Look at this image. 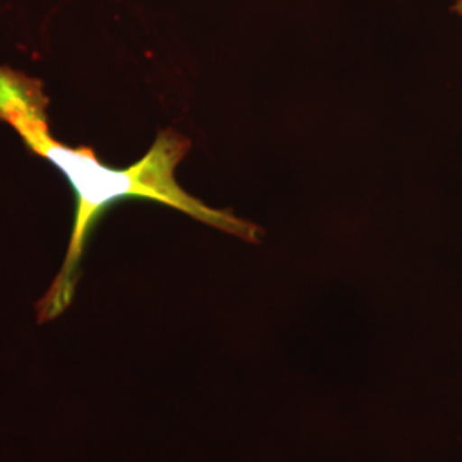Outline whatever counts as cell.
<instances>
[{
  "label": "cell",
  "mask_w": 462,
  "mask_h": 462,
  "mask_svg": "<svg viewBox=\"0 0 462 462\" xmlns=\"http://www.w3.org/2000/svg\"><path fill=\"white\" fill-rule=\"evenodd\" d=\"M47 99L42 84L32 78L0 67V120L16 131L24 144L57 166L76 196V216L66 261L51 282L47 295L38 303V319L51 320L70 305L84 247L93 226L114 204L129 199H144L170 206L202 221L216 230L257 244L263 230L228 211L206 206L185 192L175 177L190 149V141L171 129L162 131L148 152L133 166L105 165L89 148H70L57 141L49 129L45 114Z\"/></svg>",
  "instance_id": "6da1fadb"
},
{
  "label": "cell",
  "mask_w": 462,
  "mask_h": 462,
  "mask_svg": "<svg viewBox=\"0 0 462 462\" xmlns=\"http://www.w3.org/2000/svg\"><path fill=\"white\" fill-rule=\"evenodd\" d=\"M452 13L457 14L462 19V0H454L452 4Z\"/></svg>",
  "instance_id": "7a4b0ae2"
}]
</instances>
